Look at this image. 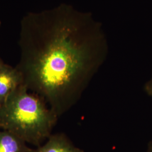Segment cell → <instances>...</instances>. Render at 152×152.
Returning <instances> with one entry per match:
<instances>
[{"label": "cell", "mask_w": 152, "mask_h": 152, "mask_svg": "<svg viewBox=\"0 0 152 152\" xmlns=\"http://www.w3.org/2000/svg\"><path fill=\"white\" fill-rule=\"evenodd\" d=\"M21 57L16 68L23 84L43 99L57 116L64 114L81 97L94 73L90 46L68 24L54 32L23 33Z\"/></svg>", "instance_id": "1"}, {"label": "cell", "mask_w": 152, "mask_h": 152, "mask_svg": "<svg viewBox=\"0 0 152 152\" xmlns=\"http://www.w3.org/2000/svg\"><path fill=\"white\" fill-rule=\"evenodd\" d=\"M46 104L20 85L0 105V129L37 147L41 145L51 135L58 118Z\"/></svg>", "instance_id": "2"}, {"label": "cell", "mask_w": 152, "mask_h": 152, "mask_svg": "<svg viewBox=\"0 0 152 152\" xmlns=\"http://www.w3.org/2000/svg\"><path fill=\"white\" fill-rule=\"evenodd\" d=\"M23 84V76L16 68L4 64L0 67V105Z\"/></svg>", "instance_id": "3"}, {"label": "cell", "mask_w": 152, "mask_h": 152, "mask_svg": "<svg viewBox=\"0 0 152 152\" xmlns=\"http://www.w3.org/2000/svg\"><path fill=\"white\" fill-rule=\"evenodd\" d=\"M32 152H83L75 146L68 137L63 133L51 135L43 145L32 149Z\"/></svg>", "instance_id": "4"}, {"label": "cell", "mask_w": 152, "mask_h": 152, "mask_svg": "<svg viewBox=\"0 0 152 152\" xmlns=\"http://www.w3.org/2000/svg\"><path fill=\"white\" fill-rule=\"evenodd\" d=\"M26 143L9 131H0V152H32Z\"/></svg>", "instance_id": "5"}, {"label": "cell", "mask_w": 152, "mask_h": 152, "mask_svg": "<svg viewBox=\"0 0 152 152\" xmlns=\"http://www.w3.org/2000/svg\"><path fill=\"white\" fill-rule=\"evenodd\" d=\"M144 90L149 96L152 98V77L145 83L144 86Z\"/></svg>", "instance_id": "6"}, {"label": "cell", "mask_w": 152, "mask_h": 152, "mask_svg": "<svg viewBox=\"0 0 152 152\" xmlns=\"http://www.w3.org/2000/svg\"><path fill=\"white\" fill-rule=\"evenodd\" d=\"M152 152V141L149 144L148 149V152Z\"/></svg>", "instance_id": "7"}, {"label": "cell", "mask_w": 152, "mask_h": 152, "mask_svg": "<svg viewBox=\"0 0 152 152\" xmlns=\"http://www.w3.org/2000/svg\"><path fill=\"white\" fill-rule=\"evenodd\" d=\"M4 63L2 62V61L1 60V59H0V67L2 66V65H3Z\"/></svg>", "instance_id": "8"}, {"label": "cell", "mask_w": 152, "mask_h": 152, "mask_svg": "<svg viewBox=\"0 0 152 152\" xmlns=\"http://www.w3.org/2000/svg\"><path fill=\"white\" fill-rule=\"evenodd\" d=\"M0 25H1V22H0Z\"/></svg>", "instance_id": "9"}]
</instances>
